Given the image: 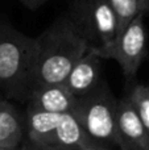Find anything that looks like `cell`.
Returning <instances> with one entry per match:
<instances>
[{
    "label": "cell",
    "instance_id": "cell-1",
    "mask_svg": "<svg viewBox=\"0 0 149 150\" xmlns=\"http://www.w3.org/2000/svg\"><path fill=\"white\" fill-rule=\"evenodd\" d=\"M89 49L90 45L70 18H58L34 38L31 91L42 86L63 84L74 65Z\"/></svg>",
    "mask_w": 149,
    "mask_h": 150
},
{
    "label": "cell",
    "instance_id": "cell-2",
    "mask_svg": "<svg viewBox=\"0 0 149 150\" xmlns=\"http://www.w3.org/2000/svg\"><path fill=\"white\" fill-rule=\"evenodd\" d=\"M34 38L13 26H0V90L8 96L28 98Z\"/></svg>",
    "mask_w": 149,
    "mask_h": 150
},
{
    "label": "cell",
    "instance_id": "cell-3",
    "mask_svg": "<svg viewBox=\"0 0 149 150\" xmlns=\"http://www.w3.org/2000/svg\"><path fill=\"white\" fill-rule=\"evenodd\" d=\"M28 141L42 150H83L95 145L71 113L26 109Z\"/></svg>",
    "mask_w": 149,
    "mask_h": 150
},
{
    "label": "cell",
    "instance_id": "cell-4",
    "mask_svg": "<svg viewBox=\"0 0 149 150\" xmlns=\"http://www.w3.org/2000/svg\"><path fill=\"white\" fill-rule=\"evenodd\" d=\"M116 112L118 100L102 79L92 91L78 98L71 115L95 144L118 148Z\"/></svg>",
    "mask_w": 149,
    "mask_h": 150
},
{
    "label": "cell",
    "instance_id": "cell-5",
    "mask_svg": "<svg viewBox=\"0 0 149 150\" xmlns=\"http://www.w3.org/2000/svg\"><path fill=\"white\" fill-rule=\"evenodd\" d=\"M66 16L90 49L107 46L118 34V23L108 0H74Z\"/></svg>",
    "mask_w": 149,
    "mask_h": 150
},
{
    "label": "cell",
    "instance_id": "cell-6",
    "mask_svg": "<svg viewBox=\"0 0 149 150\" xmlns=\"http://www.w3.org/2000/svg\"><path fill=\"white\" fill-rule=\"evenodd\" d=\"M147 45L148 36L144 25V15H139L110 45L92 50L102 59L116 61L126 79L132 80L147 55Z\"/></svg>",
    "mask_w": 149,
    "mask_h": 150
},
{
    "label": "cell",
    "instance_id": "cell-7",
    "mask_svg": "<svg viewBox=\"0 0 149 150\" xmlns=\"http://www.w3.org/2000/svg\"><path fill=\"white\" fill-rule=\"evenodd\" d=\"M116 133L120 150H149V134L128 96L118 100Z\"/></svg>",
    "mask_w": 149,
    "mask_h": 150
},
{
    "label": "cell",
    "instance_id": "cell-8",
    "mask_svg": "<svg viewBox=\"0 0 149 150\" xmlns=\"http://www.w3.org/2000/svg\"><path fill=\"white\" fill-rule=\"evenodd\" d=\"M102 61L94 50L89 49L74 65L63 84L75 98H82L99 84L102 80Z\"/></svg>",
    "mask_w": 149,
    "mask_h": 150
},
{
    "label": "cell",
    "instance_id": "cell-9",
    "mask_svg": "<svg viewBox=\"0 0 149 150\" xmlns=\"http://www.w3.org/2000/svg\"><path fill=\"white\" fill-rule=\"evenodd\" d=\"M26 99L28 108L49 113H71L78 100L65 84L37 87L29 92Z\"/></svg>",
    "mask_w": 149,
    "mask_h": 150
},
{
    "label": "cell",
    "instance_id": "cell-10",
    "mask_svg": "<svg viewBox=\"0 0 149 150\" xmlns=\"http://www.w3.org/2000/svg\"><path fill=\"white\" fill-rule=\"evenodd\" d=\"M25 125L18 112L7 101H0V148L17 150L24 142Z\"/></svg>",
    "mask_w": 149,
    "mask_h": 150
},
{
    "label": "cell",
    "instance_id": "cell-11",
    "mask_svg": "<svg viewBox=\"0 0 149 150\" xmlns=\"http://www.w3.org/2000/svg\"><path fill=\"white\" fill-rule=\"evenodd\" d=\"M118 23V34L121 33L131 21L148 11L145 0H108ZM116 34V36H118Z\"/></svg>",
    "mask_w": 149,
    "mask_h": 150
},
{
    "label": "cell",
    "instance_id": "cell-12",
    "mask_svg": "<svg viewBox=\"0 0 149 150\" xmlns=\"http://www.w3.org/2000/svg\"><path fill=\"white\" fill-rule=\"evenodd\" d=\"M128 99L149 134V86L136 84L128 93Z\"/></svg>",
    "mask_w": 149,
    "mask_h": 150
},
{
    "label": "cell",
    "instance_id": "cell-13",
    "mask_svg": "<svg viewBox=\"0 0 149 150\" xmlns=\"http://www.w3.org/2000/svg\"><path fill=\"white\" fill-rule=\"evenodd\" d=\"M21 4H24L25 7H28L29 9H37L40 5H42L46 0H18Z\"/></svg>",
    "mask_w": 149,
    "mask_h": 150
},
{
    "label": "cell",
    "instance_id": "cell-14",
    "mask_svg": "<svg viewBox=\"0 0 149 150\" xmlns=\"http://www.w3.org/2000/svg\"><path fill=\"white\" fill-rule=\"evenodd\" d=\"M17 150H42V149L38 148V146H36V145H33V144L29 142V141H24L23 145H21Z\"/></svg>",
    "mask_w": 149,
    "mask_h": 150
},
{
    "label": "cell",
    "instance_id": "cell-15",
    "mask_svg": "<svg viewBox=\"0 0 149 150\" xmlns=\"http://www.w3.org/2000/svg\"><path fill=\"white\" fill-rule=\"evenodd\" d=\"M83 150H114L112 148H108V146H102V145H98V144H95V145L90 146V148H86Z\"/></svg>",
    "mask_w": 149,
    "mask_h": 150
},
{
    "label": "cell",
    "instance_id": "cell-16",
    "mask_svg": "<svg viewBox=\"0 0 149 150\" xmlns=\"http://www.w3.org/2000/svg\"><path fill=\"white\" fill-rule=\"evenodd\" d=\"M147 1V7H148V11H149V0H145Z\"/></svg>",
    "mask_w": 149,
    "mask_h": 150
},
{
    "label": "cell",
    "instance_id": "cell-17",
    "mask_svg": "<svg viewBox=\"0 0 149 150\" xmlns=\"http://www.w3.org/2000/svg\"><path fill=\"white\" fill-rule=\"evenodd\" d=\"M0 150H5V149H3V148H0Z\"/></svg>",
    "mask_w": 149,
    "mask_h": 150
}]
</instances>
